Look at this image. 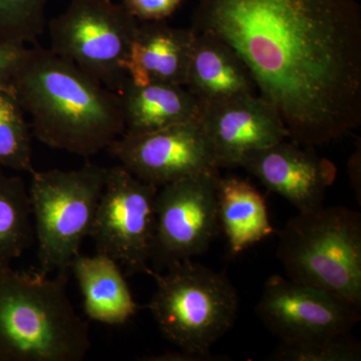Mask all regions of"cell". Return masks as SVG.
Returning <instances> with one entry per match:
<instances>
[{
  "instance_id": "cell-1",
  "label": "cell",
  "mask_w": 361,
  "mask_h": 361,
  "mask_svg": "<svg viewBox=\"0 0 361 361\" xmlns=\"http://www.w3.org/2000/svg\"><path fill=\"white\" fill-rule=\"evenodd\" d=\"M194 21L237 52L292 141L318 146L360 127L355 0H200Z\"/></svg>"
},
{
  "instance_id": "cell-2",
  "label": "cell",
  "mask_w": 361,
  "mask_h": 361,
  "mask_svg": "<svg viewBox=\"0 0 361 361\" xmlns=\"http://www.w3.org/2000/svg\"><path fill=\"white\" fill-rule=\"evenodd\" d=\"M11 87L49 148L90 158L125 133L118 94L51 49L26 47Z\"/></svg>"
},
{
  "instance_id": "cell-3",
  "label": "cell",
  "mask_w": 361,
  "mask_h": 361,
  "mask_svg": "<svg viewBox=\"0 0 361 361\" xmlns=\"http://www.w3.org/2000/svg\"><path fill=\"white\" fill-rule=\"evenodd\" d=\"M66 271L54 277L0 264V361H82L90 327L68 293Z\"/></svg>"
},
{
  "instance_id": "cell-4",
  "label": "cell",
  "mask_w": 361,
  "mask_h": 361,
  "mask_svg": "<svg viewBox=\"0 0 361 361\" xmlns=\"http://www.w3.org/2000/svg\"><path fill=\"white\" fill-rule=\"evenodd\" d=\"M287 277L361 308V216L344 206L301 211L278 232Z\"/></svg>"
},
{
  "instance_id": "cell-5",
  "label": "cell",
  "mask_w": 361,
  "mask_h": 361,
  "mask_svg": "<svg viewBox=\"0 0 361 361\" xmlns=\"http://www.w3.org/2000/svg\"><path fill=\"white\" fill-rule=\"evenodd\" d=\"M152 277L156 289L148 308L163 336L182 350L211 353L238 315L239 296L229 278L193 259Z\"/></svg>"
},
{
  "instance_id": "cell-6",
  "label": "cell",
  "mask_w": 361,
  "mask_h": 361,
  "mask_svg": "<svg viewBox=\"0 0 361 361\" xmlns=\"http://www.w3.org/2000/svg\"><path fill=\"white\" fill-rule=\"evenodd\" d=\"M108 169L87 164L77 170L35 171L30 198L39 272L70 269L90 237Z\"/></svg>"
},
{
  "instance_id": "cell-7",
  "label": "cell",
  "mask_w": 361,
  "mask_h": 361,
  "mask_svg": "<svg viewBox=\"0 0 361 361\" xmlns=\"http://www.w3.org/2000/svg\"><path fill=\"white\" fill-rule=\"evenodd\" d=\"M139 23L111 0H71L49 23L51 51L118 94Z\"/></svg>"
},
{
  "instance_id": "cell-8",
  "label": "cell",
  "mask_w": 361,
  "mask_h": 361,
  "mask_svg": "<svg viewBox=\"0 0 361 361\" xmlns=\"http://www.w3.org/2000/svg\"><path fill=\"white\" fill-rule=\"evenodd\" d=\"M158 190L122 165L108 169L90 237L97 253L113 258L127 275L154 274L151 257Z\"/></svg>"
},
{
  "instance_id": "cell-9",
  "label": "cell",
  "mask_w": 361,
  "mask_h": 361,
  "mask_svg": "<svg viewBox=\"0 0 361 361\" xmlns=\"http://www.w3.org/2000/svg\"><path fill=\"white\" fill-rule=\"evenodd\" d=\"M218 180V172H205L159 188L151 257L155 272L208 251L221 231Z\"/></svg>"
},
{
  "instance_id": "cell-10",
  "label": "cell",
  "mask_w": 361,
  "mask_h": 361,
  "mask_svg": "<svg viewBox=\"0 0 361 361\" xmlns=\"http://www.w3.org/2000/svg\"><path fill=\"white\" fill-rule=\"evenodd\" d=\"M256 313L281 341L348 334L360 320V310L341 297L281 275L268 278Z\"/></svg>"
},
{
  "instance_id": "cell-11",
  "label": "cell",
  "mask_w": 361,
  "mask_h": 361,
  "mask_svg": "<svg viewBox=\"0 0 361 361\" xmlns=\"http://www.w3.org/2000/svg\"><path fill=\"white\" fill-rule=\"evenodd\" d=\"M109 151L135 177L159 188L200 173L218 172L199 120L123 134Z\"/></svg>"
},
{
  "instance_id": "cell-12",
  "label": "cell",
  "mask_w": 361,
  "mask_h": 361,
  "mask_svg": "<svg viewBox=\"0 0 361 361\" xmlns=\"http://www.w3.org/2000/svg\"><path fill=\"white\" fill-rule=\"evenodd\" d=\"M200 106L199 122L218 169L239 167L252 152L289 139L276 110L255 94Z\"/></svg>"
},
{
  "instance_id": "cell-13",
  "label": "cell",
  "mask_w": 361,
  "mask_h": 361,
  "mask_svg": "<svg viewBox=\"0 0 361 361\" xmlns=\"http://www.w3.org/2000/svg\"><path fill=\"white\" fill-rule=\"evenodd\" d=\"M301 146L284 140L252 152L239 166L299 212L324 205L325 193L336 180L337 173L336 165L316 155L312 147L303 149Z\"/></svg>"
},
{
  "instance_id": "cell-14",
  "label": "cell",
  "mask_w": 361,
  "mask_h": 361,
  "mask_svg": "<svg viewBox=\"0 0 361 361\" xmlns=\"http://www.w3.org/2000/svg\"><path fill=\"white\" fill-rule=\"evenodd\" d=\"M196 32L163 21L139 23L126 63L134 84L186 85L188 66Z\"/></svg>"
},
{
  "instance_id": "cell-15",
  "label": "cell",
  "mask_w": 361,
  "mask_h": 361,
  "mask_svg": "<svg viewBox=\"0 0 361 361\" xmlns=\"http://www.w3.org/2000/svg\"><path fill=\"white\" fill-rule=\"evenodd\" d=\"M185 87L200 104L254 94L256 90L250 71L237 52L206 32L195 35Z\"/></svg>"
},
{
  "instance_id": "cell-16",
  "label": "cell",
  "mask_w": 361,
  "mask_h": 361,
  "mask_svg": "<svg viewBox=\"0 0 361 361\" xmlns=\"http://www.w3.org/2000/svg\"><path fill=\"white\" fill-rule=\"evenodd\" d=\"M82 297L85 315L92 322L118 326L137 311L132 290L116 261L104 254H78L70 265Z\"/></svg>"
},
{
  "instance_id": "cell-17",
  "label": "cell",
  "mask_w": 361,
  "mask_h": 361,
  "mask_svg": "<svg viewBox=\"0 0 361 361\" xmlns=\"http://www.w3.org/2000/svg\"><path fill=\"white\" fill-rule=\"evenodd\" d=\"M118 96L125 120L123 134L153 132L200 116V103L184 85H137L128 78Z\"/></svg>"
},
{
  "instance_id": "cell-18",
  "label": "cell",
  "mask_w": 361,
  "mask_h": 361,
  "mask_svg": "<svg viewBox=\"0 0 361 361\" xmlns=\"http://www.w3.org/2000/svg\"><path fill=\"white\" fill-rule=\"evenodd\" d=\"M218 212L228 248L238 255L274 233L262 195L238 177L218 180Z\"/></svg>"
},
{
  "instance_id": "cell-19",
  "label": "cell",
  "mask_w": 361,
  "mask_h": 361,
  "mask_svg": "<svg viewBox=\"0 0 361 361\" xmlns=\"http://www.w3.org/2000/svg\"><path fill=\"white\" fill-rule=\"evenodd\" d=\"M35 237L30 191L23 178L0 169V264H11Z\"/></svg>"
},
{
  "instance_id": "cell-20",
  "label": "cell",
  "mask_w": 361,
  "mask_h": 361,
  "mask_svg": "<svg viewBox=\"0 0 361 361\" xmlns=\"http://www.w3.org/2000/svg\"><path fill=\"white\" fill-rule=\"evenodd\" d=\"M32 132L11 85L0 87V169L35 172Z\"/></svg>"
},
{
  "instance_id": "cell-21",
  "label": "cell",
  "mask_w": 361,
  "mask_h": 361,
  "mask_svg": "<svg viewBox=\"0 0 361 361\" xmlns=\"http://www.w3.org/2000/svg\"><path fill=\"white\" fill-rule=\"evenodd\" d=\"M274 361H360L361 344L348 334L281 341L268 357Z\"/></svg>"
},
{
  "instance_id": "cell-22",
  "label": "cell",
  "mask_w": 361,
  "mask_h": 361,
  "mask_svg": "<svg viewBox=\"0 0 361 361\" xmlns=\"http://www.w3.org/2000/svg\"><path fill=\"white\" fill-rule=\"evenodd\" d=\"M49 0H0V40L35 44L44 35Z\"/></svg>"
},
{
  "instance_id": "cell-23",
  "label": "cell",
  "mask_w": 361,
  "mask_h": 361,
  "mask_svg": "<svg viewBox=\"0 0 361 361\" xmlns=\"http://www.w3.org/2000/svg\"><path fill=\"white\" fill-rule=\"evenodd\" d=\"M182 0H123L122 6L137 21L151 23L170 18Z\"/></svg>"
},
{
  "instance_id": "cell-24",
  "label": "cell",
  "mask_w": 361,
  "mask_h": 361,
  "mask_svg": "<svg viewBox=\"0 0 361 361\" xmlns=\"http://www.w3.org/2000/svg\"><path fill=\"white\" fill-rule=\"evenodd\" d=\"M25 49V45L0 40V87L13 84Z\"/></svg>"
},
{
  "instance_id": "cell-25",
  "label": "cell",
  "mask_w": 361,
  "mask_h": 361,
  "mask_svg": "<svg viewBox=\"0 0 361 361\" xmlns=\"http://www.w3.org/2000/svg\"><path fill=\"white\" fill-rule=\"evenodd\" d=\"M223 356L213 355L212 353L208 355H201V353H190V351L179 350L167 351V353H161V355L147 356L146 358H142V360L148 361H221L224 360Z\"/></svg>"
}]
</instances>
